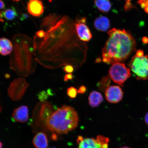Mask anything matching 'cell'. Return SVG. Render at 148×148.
<instances>
[{"label":"cell","mask_w":148,"mask_h":148,"mask_svg":"<svg viewBox=\"0 0 148 148\" xmlns=\"http://www.w3.org/2000/svg\"><path fill=\"white\" fill-rule=\"evenodd\" d=\"M108 34V38L102 51L103 62L108 64L123 62L136 49V40L124 29L114 28Z\"/></svg>","instance_id":"cell-1"},{"label":"cell","mask_w":148,"mask_h":148,"mask_svg":"<svg viewBox=\"0 0 148 148\" xmlns=\"http://www.w3.org/2000/svg\"><path fill=\"white\" fill-rule=\"evenodd\" d=\"M78 114L75 109L64 105L51 113L43 124L53 134H66L73 130L78 124Z\"/></svg>","instance_id":"cell-2"},{"label":"cell","mask_w":148,"mask_h":148,"mask_svg":"<svg viewBox=\"0 0 148 148\" xmlns=\"http://www.w3.org/2000/svg\"><path fill=\"white\" fill-rule=\"evenodd\" d=\"M129 66L137 79L142 80L148 79V55L141 57L134 55L130 62Z\"/></svg>","instance_id":"cell-3"},{"label":"cell","mask_w":148,"mask_h":148,"mask_svg":"<svg viewBox=\"0 0 148 148\" xmlns=\"http://www.w3.org/2000/svg\"><path fill=\"white\" fill-rule=\"evenodd\" d=\"M109 73L113 81L121 86H123V83L131 75L130 69L121 62L112 64Z\"/></svg>","instance_id":"cell-4"},{"label":"cell","mask_w":148,"mask_h":148,"mask_svg":"<svg viewBox=\"0 0 148 148\" xmlns=\"http://www.w3.org/2000/svg\"><path fill=\"white\" fill-rule=\"evenodd\" d=\"M78 148H107L109 139L108 138L99 136L97 138H86L79 136L77 139Z\"/></svg>","instance_id":"cell-5"},{"label":"cell","mask_w":148,"mask_h":148,"mask_svg":"<svg viewBox=\"0 0 148 148\" xmlns=\"http://www.w3.org/2000/svg\"><path fill=\"white\" fill-rule=\"evenodd\" d=\"M29 86V84L23 78L15 79L11 83L8 88L9 97L12 100H19L23 97Z\"/></svg>","instance_id":"cell-6"},{"label":"cell","mask_w":148,"mask_h":148,"mask_svg":"<svg viewBox=\"0 0 148 148\" xmlns=\"http://www.w3.org/2000/svg\"><path fill=\"white\" fill-rule=\"evenodd\" d=\"M75 26L76 33L81 41L88 42L91 39L92 33L87 25L86 18L83 17L76 20Z\"/></svg>","instance_id":"cell-7"},{"label":"cell","mask_w":148,"mask_h":148,"mask_svg":"<svg viewBox=\"0 0 148 148\" xmlns=\"http://www.w3.org/2000/svg\"><path fill=\"white\" fill-rule=\"evenodd\" d=\"M105 92L107 100L111 103L119 102L123 98V92L121 88L118 86L109 87Z\"/></svg>","instance_id":"cell-8"},{"label":"cell","mask_w":148,"mask_h":148,"mask_svg":"<svg viewBox=\"0 0 148 148\" xmlns=\"http://www.w3.org/2000/svg\"><path fill=\"white\" fill-rule=\"evenodd\" d=\"M27 8L29 13L36 17H40L44 12L43 3L40 0H29Z\"/></svg>","instance_id":"cell-9"},{"label":"cell","mask_w":148,"mask_h":148,"mask_svg":"<svg viewBox=\"0 0 148 148\" xmlns=\"http://www.w3.org/2000/svg\"><path fill=\"white\" fill-rule=\"evenodd\" d=\"M12 116L14 121L19 123H25L29 118V110L27 107L23 105L15 109Z\"/></svg>","instance_id":"cell-10"},{"label":"cell","mask_w":148,"mask_h":148,"mask_svg":"<svg viewBox=\"0 0 148 148\" xmlns=\"http://www.w3.org/2000/svg\"><path fill=\"white\" fill-rule=\"evenodd\" d=\"M94 26L97 30L101 32H106L110 29V20L104 16H100L96 18L94 21Z\"/></svg>","instance_id":"cell-11"},{"label":"cell","mask_w":148,"mask_h":148,"mask_svg":"<svg viewBox=\"0 0 148 148\" xmlns=\"http://www.w3.org/2000/svg\"><path fill=\"white\" fill-rule=\"evenodd\" d=\"M33 143L36 148H47L49 142L45 133L39 132L35 135L33 138Z\"/></svg>","instance_id":"cell-12"},{"label":"cell","mask_w":148,"mask_h":148,"mask_svg":"<svg viewBox=\"0 0 148 148\" xmlns=\"http://www.w3.org/2000/svg\"><path fill=\"white\" fill-rule=\"evenodd\" d=\"M103 100V97L100 92L96 91L90 92L88 97L89 103L92 108L99 106Z\"/></svg>","instance_id":"cell-13"},{"label":"cell","mask_w":148,"mask_h":148,"mask_svg":"<svg viewBox=\"0 0 148 148\" xmlns=\"http://www.w3.org/2000/svg\"><path fill=\"white\" fill-rule=\"evenodd\" d=\"M13 46L10 40L5 38H0V54L8 55L12 51Z\"/></svg>","instance_id":"cell-14"},{"label":"cell","mask_w":148,"mask_h":148,"mask_svg":"<svg viewBox=\"0 0 148 148\" xmlns=\"http://www.w3.org/2000/svg\"><path fill=\"white\" fill-rule=\"evenodd\" d=\"M94 4L100 12L107 13L112 8V4L110 0H94Z\"/></svg>","instance_id":"cell-15"},{"label":"cell","mask_w":148,"mask_h":148,"mask_svg":"<svg viewBox=\"0 0 148 148\" xmlns=\"http://www.w3.org/2000/svg\"><path fill=\"white\" fill-rule=\"evenodd\" d=\"M111 80L110 77L108 75L103 77L97 84L99 89L103 92H105L110 86Z\"/></svg>","instance_id":"cell-16"},{"label":"cell","mask_w":148,"mask_h":148,"mask_svg":"<svg viewBox=\"0 0 148 148\" xmlns=\"http://www.w3.org/2000/svg\"><path fill=\"white\" fill-rule=\"evenodd\" d=\"M1 13L2 17L5 18L8 20H12L14 19L18 16L16 11L14 7L6 9Z\"/></svg>","instance_id":"cell-17"},{"label":"cell","mask_w":148,"mask_h":148,"mask_svg":"<svg viewBox=\"0 0 148 148\" xmlns=\"http://www.w3.org/2000/svg\"><path fill=\"white\" fill-rule=\"evenodd\" d=\"M77 93L78 92L77 89L73 87L68 88L67 90V95L71 99H75L76 97Z\"/></svg>","instance_id":"cell-18"},{"label":"cell","mask_w":148,"mask_h":148,"mask_svg":"<svg viewBox=\"0 0 148 148\" xmlns=\"http://www.w3.org/2000/svg\"><path fill=\"white\" fill-rule=\"evenodd\" d=\"M74 68L71 65H66L63 68L64 71L68 73H71L74 71Z\"/></svg>","instance_id":"cell-19"},{"label":"cell","mask_w":148,"mask_h":148,"mask_svg":"<svg viewBox=\"0 0 148 148\" xmlns=\"http://www.w3.org/2000/svg\"><path fill=\"white\" fill-rule=\"evenodd\" d=\"M133 8H135V6L130 3V0H127L125 6V10L128 11Z\"/></svg>","instance_id":"cell-20"},{"label":"cell","mask_w":148,"mask_h":148,"mask_svg":"<svg viewBox=\"0 0 148 148\" xmlns=\"http://www.w3.org/2000/svg\"><path fill=\"white\" fill-rule=\"evenodd\" d=\"M86 86H82L80 87L77 90V92L78 93L80 94H84L86 91Z\"/></svg>","instance_id":"cell-21"},{"label":"cell","mask_w":148,"mask_h":148,"mask_svg":"<svg viewBox=\"0 0 148 148\" xmlns=\"http://www.w3.org/2000/svg\"><path fill=\"white\" fill-rule=\"evenodd\" d=\"M73 77V76L72 73L66 74L64 77V80L65 81H67L68 80H71Z\"/></svg>","instance_id":"cell-22"},{"label":"cell","mask_w":148,"mask_h":148,"mask_svg":"<svg viewBox=\"0 0 148 148\" xmlns=\"http://www.w3.org/2000/svg\"><path fill=\"white\" fill-rule=\"evenodd\" d=\"M144 55V53L143 50L141 49L138 50L136 51V56L138 57H143Z\"/></svg>","instance_id":"cell-23"},{"label":"cell","mask_w":148,"mask_h":148,"mask_svg":"<svg viewBox=\"0 0 148 148\" xmlns=\"http://www.w3.org/2000/svg\"><path fill=\"white\" fill-rule=\"evenodd\" d=\"M145 2L142 0H138V3L140 5L142 8L144 9L146 6Z\"/></svg>","instance_id":"cell-24"},{"label":"cell","mask_w":148,"mask_h":148,"mask_svg":"<svg viewBox=\"0 0 148 148\" xmlns=\"http://www.w3.org/2000/svg\"><path fill=\"white\" fill-rule=\"evenodd\" d=\"M36 34L37 35V36H38L39 38H42L45 36V33H44L43 31L40 30L38 31V32L36 33Z\"/></svg>","instance_id":"cell-25"},{"label":"cell","mask_w":148,"mask_h":148,"mask_svg":"<svg viewBox=\"0 0 148 148\" xmlns=\"http://www.w3.org/2000/svg\"><path fill=\"white\" fill-rule=\"evenodd\" d=\"M5 8V5L4 2L2 0H0V10L4 9Z\"/></svg>","instance_id":"cell-26"},{"label":"cell","mask_w":148,"mask_h":148,"mask_svg":"<svg viewBox=\"0 0 148 148\" xmlns=\"http://www.w3.org/2000/svg\"><path fill=\"white\" fill-rule=\"evenodd\" d=\"M28 18V16L27 14H22L20 19L22 20H23L24 19H26Z\"/></svg>","instance_id":"cell-27"},{"label":"cell","mask_w":148,"mask_h":148,"mask_svg":"<svg viewBox=\"0 0 148 148\" xmlns=\"http://www.w3.org/2000/svg\"><path fill=\"white\" fill-rule=\"evenodd\" d=\"M142 42L144 43L147 44L148 43V38L147 37H144L142 38Z\"/></svg>","instance_id":"cell-28"},{"label":"cell","mask_w":148,"mask_h":148,"mask_svg":"<svg viewBox=\"0 0 148 148\" xmlns=\"http://www.w3.org/2000/svg\"><path fill=\"white\" fill-rule=\"evenodd\" d=\"M145 121L146 124L148 125V112L146 114L145 117Z\"/></svg>","instance_id":"cell-29"},{"label":"cell","mask_w":148,"mask_h":148,"mask_svg":"<svg viewBox=\"0 0 148 148\" xmlns=\"http://www.w3.org/2000/svg\"><path fill=\"white\" fill-rule=\"evenodd\" d=\"M2 16L0 12V22H4V20L2 18Z\"/></svg>","instance_id":"cell-30"},{"label":"cell","mask_w":148,"mask_h":148,"mask_svg":"<svg viewBox=\"0 0 148 148\" xmlns=\"http://www.w3.org/2000/svg\"><path fill=\"white\" fill-rule=\"evenodd\" d=\"M144 9L145 12L147 13L148 14V6H146L145 8Z\"/></svg>","instance_id":"cell-31"},{"label":"cell","mask_w":148,"mask_h":148,"mask_svg":"<svg viewBox=\"0 0 148 148\" xmlns=\"http://www.w3.org/2000/svg\"><path fill=\"white\" fill-rule=\"evenodd\" d=\"M3 143L2 142L0 141V148H3Z\"/></svg>","instance_id":"cell-32"},{"label":"cell","mask_w":148,"mask_h":148,"mask_svg":"<svg viewBox=\"0 0 148 148\" xmlns=\"http://www.w3.org/2000/svg\"><path fill=\"white\" fill-rule=\"evenodd\" d=\"M146 6H148V1H147L145 2Z\"/></svg>","instance_id":"cell-33"},{"label":"cell","mask_w":148,"mask_h":148,"mask_svg":"<svg viewBox=\"0 0 148 148\" xmlns=\"http://www.w3.org/2000/svg\"><path fill=\"white\" fill-rule=\"evenodd\" d=\"M120 148H130L129 147H126V146H125V147H122Z\"/></svg>","instance_id":"cell-34"},{"label":"cell","mask_w":148,"mask_h":148,"mask_svg":"<svg viewBox=\"0 0 148 148\" xmlns=\"http://www.w3.org/2000/svg\"><path fill=\"white\" fill-rule=\"evenodd\" d=\"M12 1H20V0H12Z\"/></svg>","instance_id":"cell-35"},{"label":"cell","mask_w":148,"mask_h":148,"mask_svg":"<svg viewBox=\"0 0 148 148\" xmlns=\"http://www.w3.org/2000/svg\"><path fill=\"white\" fill-rule=\"evenodd\" d=\"M1 106H0V112H1Z\"/></svg>","instance_id":"cell-36"},{"label":"cell","mask_w":148,"mask_h":148,"mask_svg":"<svg viewBox=\"0 0 148 148\" xmlns=\"http://www.w3.org/2000/svg\"><path fill=\"white\" fill-rule=\"evenodd\" d=\"M142 1H147V0H142Z\"/></svg>","instance_id":"cell-37"},{"label":"cell","mask_w":148,"mask_h":148,"mask_svg":"<svg viewBox=\"0 0 148 148\" xmlns=\"http://www.w3.org/2000/svg\"><path fill=\"white\" fill-rule=\"evenodd\" d=\"M56 148V147H52V148Z\"/></svg>","instance_id":"cell-38"},{"label":"cell","mask_w":148,"mask_h":148,"mask_svg":"<svg viewBox=\"0 0 148 148\" xmlns=\"http://www.w3.org/2000/svg\"><path fill=\"white\" fill-rule=\"evenodd\" d=\"M147 1H148V0H147Z\"/></svg>","instance_id":"cell-39"}]
</instances>
